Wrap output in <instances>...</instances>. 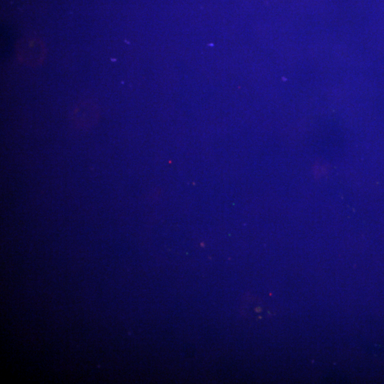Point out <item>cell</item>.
Wrapping results in <instances>:
<instances>
[{
  "instance_id": "obj_1",
  "label": "cell",
  "mask_w": 384,
  "mask_h": 384,
  "mask_svg": "<svg viewBox=\"0 0 384 384\" xmlns=\"http://www.w3.org/2000/svg\"><path fill=\"white\" fill-rule=\"evenodd\" d=\"M16 55L24 65L38 66L45 58L46 47L43 42L37 37H23L17 43Z\"/></svg>"
},
{
  "instance_id": "obj_2",
  "label": "cell",
  "mask_w": 384,
  "mask_h": 384,
  "mask_svg": "<svg viewBox=\"0 0 384 384\" xmlns=\"http://www.w3.org/2000/svg\"><path fill=\"white\" fill-rule=\"evenodd\" d=\"M99 117L97 106L90 101L82 102L76 106L73 114V119L76 125L89 127L95 123Z\"/></svg>"
}]
</instances>
